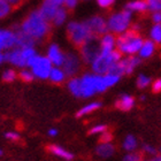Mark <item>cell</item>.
Wrapping results in <instances>:
<instances>
[{"mask_svg": "<svg viewBox=\"0 0 161 161\" xmlns=\"http://www.w3.org/2000/svg\"><path fill=\"white\" fill-rule=\"evenodd\" d=\"M107 130V125L106 124H96L93 127L91 128L90 131H89V134L90 135H99L100 136L103 132Z\"/></svg>", "mask_w": 161, "mask_h": 161, "instance_id": "d6a6232c", "label": "cell"}, {"mask_svg": "<svg viewBox=\"0 0 161 161\" xmlns=\"http://www.w3.org/2000/svg\"><path fill=\"white\" fill-rule=\"evenodd\" d=\"M132 15L134 14L129 12L128 9H122L119 12L112 13L106 19L107 22V29L108 32L113 35H121L129 30L132 24Z\"/></svg>", "mask_w": 161, "mask_h": 161, "instance_id": "5b68a950", "label": "cell"}, {"mask_svg": "<svg viewBox=\"0 0 161 161\" xmlns=\"http://www.w3.org/2000/svg\"><path fill=\"white\" fill-rule=\"evenodd\" d=\"M58 134H59V130H58L57 128H51V129H48V131H47V135H48L50 137H57Z\"/></svg>", "mask_w": 161, "mask_h": 161, "instance_id": "7bdbcfd3", "label": "cell"}, {"mask_svg": "<svg viewBox=\"0 0 161 161\" xmlns=\"http://www.w3.org/2000/svg\"><path fill=\"white\" fill-rule=\"evenodd\" d=\"M135 104H136V101H135V98L132 96H130V94H121L119 99L116 100V103H115V106L120 111L127 112L131 111L134 108Z\"/></svg>", "mask_w": 161, "mask_h": 161, "instance_id": "e0dca14e", "label": "cell"}, {"mask_svg": "<svg viewBox=\"0 0 161 161\" xmlns=\"http://www.w3.org/2000/svg\"><path fill=\"white\" fill-rule=\"evenodd\" d=\"M19 44V35L15 28H0V52H7Z\"/></svg>", "mask_w": 161, "mask_h": 161, "instance_id": "7c38bea8", "label": "cell"}, {"mask_svg": "<svg viewBox=\"0 0 161 161\" xmlns=\"http://www.w3.org/2000/svg\"><path fill=\"white\" fill-rule=\"evenodd\" d=\"M147 1L148 12H160L161 10V0H146Z\"/></svg>", "mask_w": 161, "mask_h": 161, "instance_id": "1f68e13d", "label": "cell"}, {"mask_svg": "<svg viewBox=\"0 0 161 161\" xmlns=\"http://www.w3.org/2000/svg\"><path fill=\"white\" fill-rule=\"evenodd\" d=\"M17 78H19L17 77V71H16V69L13 67L5 69V70L3 71V74H1V80H3V82H6V83H13Z\"/></svg>", "mask_w": 161, "mask_h": 161, "instance_id": "d4e9b609", "label": "cell"}, {"mask_svg": "<svg viewBox=\"0 0 161 161\" xmlns=\"http://www.w3.org/2000/svg\"><path fill=\"white\" fill-rule=\"evenodd\" d=\"M47 59L51 61V64L54 67H61V64L64 62V52L60 47V45L57 43H51L46 48Z\"/></svg>", "mask_w": 161, "mask_h": 161, "instance_id": "5bb4252c", "label": "cell"}, {"mask_svg": "<svg viewBox=\"0 0 161 161\" xmlns=\"http://www.w3.org/2000/svg\"><path fill=\"white\" fill-rule=\"evenodd\" d=\"M115 153V146L112 144V142H108V143H99L97 147H96V154L99 157V158L103 159H108L113 157Z\"/></svg>", "mask_w": 161, "mask_h": 161, "instance_id": "ac0fdd59", "label": "cell"}, {"mask_svg": "<svg viewBox=\"0 0 161 161\" xmlns=\"http://www.w3.org/2000/svg\"><path fill=\"white\" fill-rule=\"evenodd\" d=\"M17 77L21 80H23L25 83H30L35 80L34 74L31 73V70L29 68H21L20 71H17Z\"/></svg>", "mask_w": 161, "mask_h": 161, "instance_id": "4316f807", "label": "cell"}, {"mask_svg": "<svg viewBox=\"0 0 161 161\" xmlns=\"http://www.w3.org/2000/svg\"><path fill=\"white\" fill-rule=\"evenodd\" d=\"M82 60L80 58V54L75 52H67L64 53V62L61 64V68L64 69V74L67 75V77H74L78 74L82 67Z\"/></svg>", "mask_w": 161, "mask_h": 161, "instance_id": "8fae6325", "label": "cell"}, {"mask_svg": "<svg viewBox=\"0 0 161 161\" xmlns=\"http://www.w3.org/2000/svg\"><path fill=\"white\" fill-rule=\"evenodd\" d=\"M3 1H6L7 3H9L13 8H17V7H20L25 0H3Z\"/></svg>", "mask_w": 161, "mask_h": 161, "instance_id": "ab89813d", "label": "cell"}, {"mask_svg": "<svg viewBox=\"0 0 161 161\" xmlns=\"http://www.w3.org/2000/svg\"><path fill=\"white\" fill-rule=\"evenodd\" d=\"M28 68L34 74L35 78L40 80H46L48 78V75H50L52 68H53V64H51V61L47 59L46 55L37 53Z\"/></svg>", "mask_w": 161, "mask_h": 161, "instance_id": "ba28073f", "label": "cell"}, {"mask_svg": "<svg viewBox=\"0 0 161 161\" xmlns=\"http://www.w3.org/2000/svg\"><path fill=\"white\" fill-rule=\"evenodd\" d=\"M147 161H161V154H158V153H157V154L152 155Z\"/></svg>", "mask_w": 161, "mask_h": 161, "instance_id": "ee69618b", "label": "cell"}, {"mask_svg": "<svg viewBox=\"0 0 161 161\" xmlns=\"http://www.w3.org/2000/svg\"><path fill=\"white\" fill-rule=\"evenodd\" d=\"M150 38L153 43L161 44V24H153L150 30Z\"/></svg>", "mask_w": 161, "mask_h": 161, "instance_id": "484cf974", "label": "cell"}, {"mask_svg": "<svg viewBox=\"0 0 161 161\" xmlns=\"http://www.w3.org/2000/svg\"><path fill=\"white\" fill-rule=\"evenodd\" d=\"M36 54V46H15L12 50L5 52V62L17 69L28 68Z\"/></svg>", "mask_w": 161, "mask_h": 161, "instance_id": "3957f363", "label": "cell"}, {"mask_svg": "<svg viewBox=\"0 0 161 161\" xmlns=\"http://www.w3.org/2000/svg\"><path fill=\"white\" fill-rule=\"evenodd\" d=\"M155 47H157V44L153 43L151 39L144 40L137 53L138 57L141 58V59H148V58H151L155 52Z\"/></svg>", "mask_w": 161, "mask_h": 161, "instance_id": "ffe728a7", "label": "cell"}, {"mask_svg": "<svg viewBox=\"0 0 161 161\" xmlns=\"http://www.w3.org/2000/svg\"><path fill=\"white\" fill-rule=\"evenodd\" d=\"M47 151L50 152L51 154H53L54 157H58V158L64 159V160L70 161L74 159V154L71 152L68 151V150L64 148L62 146H60V145H57V144L48 145L47 146Z\"/></svg>", "mask_w": 161, "mask_h": 161, "instance_id": "2e32d148", "label": "cell"}, {"mask_svg": "<svg viewBox=\"0 0 161 161\" xmlns=\"http://www.w3.org/2000/svg\"><path fill=\"white\" fill-rule=\"evenodd\" d=\"M121 58H122V54L116 48L114 51L109 52V53H101L100 52L99 55L90 64L91 70L94 74H107L109 69L112 68V66L116 64L118 61H120Z\"/></svg>", "mask_w": 161, "mask_h": 161, "instance_id": "52a82bcc", "label": "cell"}, {"mask_svg": "<svg viewBox=\"0 0 161 161\" xmlns=\"http://www.w3.org/2000/svg\"><path fill=\"white\" fill-rule=\"evenodd\" d=\"M136 84H137V86L139 87V89H146V87L151 84V78L144 74H141L137 77Z\"/></svg>", "mask_w": 161, "mask_h": 161, "instance_id": "f546056e", "label": "cell"}, {"mask_svg": "<svg viewBox=\"0 0 161 161\" xmlns=\"http://www.w3.org/2000/svg\"><path fill=\"white\" fill-rule=\"evenodd\" d=\"M120 76L118 75H114V74H111V73H107V74H104V80H105V83L107 85V87L114 86L115 84L119 83V80H120Z\"/></svg>", "mask_w": 161, "mask_h": 161, "instance_id": "f1b7e54d", "label": "cell"}, {"mask_svg": "<svg viewBox=\"0 0 161 161\" xmlns=\"http://www.w3.org/2000/svg\"><path fill=\"white\" fill-rule=\"evenodd\" d=\"M5 137L9 142H19L21 139L20 134L16 132V131H7L6 134H5Z\"/></svg>", "mask_w": 161, "mask_h": 161, "instance_id": "d590c367", "label": "cell"}, {"mask_svg": "<svg viewBox=\"0 0 161 161\" xmlns=\"http://www.w3.org/2000/svg\"><path fill=\"white\" fill-rule=\"evenodd\" d=\"M122 161H145L144 157L142 153H137V152H128V154L123 157Z\"/></svg>", "mask_w": 161, "mask_h": 161, "instance_id": "4dcf8cb0", "label": "cell"}, {"mask_svg": "<svg viewBox=\"0 0 161 161\" xmlns=\"http://www.w3.org/2000/svg\"><path fill=\"white\" fill-rule=\"evenodd\" d=\"M43 1H44V3H48V5L55 6V7H62V6H64L62 0H43Z\"/></svg>", "mask_w": 161, "mask_h": 161, "instance_id": "b9f144b4", "label": "cell"}, {"mask_svg": "<svg viewBox=\"0 0 161 161\" xmlns=\"http://www.w3.org/2000/svg\"><path fill=\"white\" fill-rule=\"evenodd\" d=\"M80 58L82 62L90 66L92 61L100 53V45H99V37H92L82 44L80 47Z\"/></svg>", "mask_w": 161, "mask_h": 161, "instance_id": "30bf717a", "label": "cell"}, {"mask_svg": "<svg viewBox=\"0 0 161 161\" xmlns=\"http://www.w3.org/2000/svg\"><path fill=\"white\" fill-rule=\"evenodd\" d=\"M153 24H161V10L160 12H153L151 15Z\"/></svg>", "mask_w": 161, "mask_h": 161, "instance_id": "f35d334b", "label": "cell"}, {"mask_svg": "<svg viewBox=\"0 0 161 161\" xmlns=\"http://www.w3.org/2000/svg\"><path fill=\"white\" fill-rule=\"evenodd\" d=\"M14 8L3 0H0V21L8 17L12 14Z\"/></svg>", "mask_w": 161, "mask_h": 161, "instance_id": "83f0119b", "label": "cell"}, {"mask_svg": "<svg viewBox=\"0 0 161 161\" xmlns=\"http://www.w3.org/2000/svg\"><path fill=\"white\" fill-rule=\"evenodd\" d=\"M66 32L70 43L77 47L94 37L85 21H69L66 27Z\"/></svg>", "mask_w": 161, "mask_h": 161, "instance_id": "8992f818", "label": "cell"}, {"mask_svg": "<svg viewBox=\"0 0 161 161\" xmlns=\"http://www.w3.org/2000/svg\"><path fill=\"white\" fill-rule=\"evenodd\" d=\"M52 28L53 27L50 21H47L37 8L29 12L20 24L15 27V30L32 44L37 45L48 38L52 32Z\"/></svg>", "mask_w": 161, "mask_h": 161, "instance_id": "6da1fadb", "label": "cell"}, {"mask_svg": "<svg viewBox=\"0 0 161 161\" xmlns=\"http://www.w3.org/2000/svg\"><path fill=\"white\" fill-rule=\"evenodd\" d=\"M116 0H96L97 5L103 9H109L114 6V3Z\"/></svg>", "mask_w": 161, "mask_h": 161, "instance_id": "e575fe53", "label": "cell"}, {"mask_svg": "<svg viewBox=\"0 0 161 161\" xmlns=\"http://www.w3.org/2000/svg\"><path fill=\"white\" fill-rule=\"evenodd\" d=\"M122 147L127 152H135L138 148V139L134 135H128L123 139Z\"/></svg>", "mask_w": 161, "mask_h": 161, "instance_id": "cb8c5ba5", "label": "cell"}, {"mask_svg": "<svg viewBox=\"0 0 161 161\" xmlns=\"http://www.w3.org/2000/svg\"><path fill=\"white\" fill-rule=\"evenodd\" d=\"M141 62L142 59L137 55H127L125 58H121L120 61L113 64L108 73L118 75L120 77L123 75H130L141 64Z\"/></svg>", "mask_w": 161, "mask_h": 161, "instance_id": "9c48e42d", "label": "cell"}, {"mask_svg": "<svg viewBox=\"0 0 161 161\" xmlns=\"http://www.w3.org/2000/svg\"><path fill=\"white\" fill-rule=\"evenodd\" d=\"M152 91L153 92H161V78H158L152 83Z\"/></svg>", "mask_w": 161, "mask_h": 161, "instance_id": "60d3db41", "label": "cell"}, {"mask_svg": "<svg viewBox=\"0 0 161 161\" xmlns=\"http://www.w3.org/2000/svg\"><path fill=\"white\" fill-rule=\"evenodd\" d=\"M125 9H128L131 13H145L147 12V1L146 0H131L129 3H127Z\"/></svg>", "mask_w": 161, "mask_h": 161, "instance_id": "44dd1931", "label": "cell"}, {"mask_svg": "<svg viewBox=\"0 0 161 161\" xmlns=\"http://www.w3.org/2000/svg\"><path fill=\"white\" fill-rule=\"evenodd\" d=\"M68 16H69V10L66 7H60L57 10V13L54 14V16L51 20V24L52 27H62L67 23Z\"/></svg>", "mask_w": 161, "mask_h": 161, "instance_id": "d6986e66", "label": "cell"}, {"mask_svg": "<svg viewBox=\"0 0 161 161\" xmlns=\"http://www.w3.org/2000/svg\"><path fill=\"white\" fill-rule=\"evenodd\" d=\"M112 139H113V135L108 130H106L105 132H103V134L100 135L101 143H108V142H112Z\"/></svg>", "mask_w": 161, "mask_h": 161, "instance_id": "74e56055", "label": "cell"}, {"mask_svg": "<svg viewBox=\"0 0 161 161\" xmlns=\"http://www.w3.org/2000/svg\"><path fill=\"white\" fill-rule=\"evenodd\" d=\"M145 98H146L145 96H141V100H145Z\"/></svg>", "mask_w": 161, "mask_h": 161, "instance_id": "7dc6e473", "label": "cell"}, {"mask_svg": "<svg viewBox=\"0 0 161 161\" xmlns=\"http://www.w3.org/2000/svg\"><path fill=\"white\" fill-rule=\"evenodd\" d=\"M144 38L138 34L137 31L129 29L123 34L119 35L116 37V46L115 48L122 55H136L141 48Z\"/></svg>", "mask_w": 161, "mask_h": 161, "instance_id": "277c9868", "label": "cell"}, {"mask_svg": "<svg viewBox=\"0 0 161 161\" xmlns=\"http://www.w3.org/2000/svg\"><path fill=\"white\" fill-rule=\"evenodd\" d=\"M99 45H100L101 53H109L115 50L116 46V36L111 32H106L99 37Z\"/></svg>", "mask_w": 161, "mask_h": 161, "instance_id": "9a60e30c", "label": "cell"}, {"mask_svg": "<svg viewBox=\"0 0 161 161\" xmlns=\"http://www.w3.org/2000/svg\"><path fill=\"white\" fill-rule=\"evenodd\" d=\"M100 107H101V103H99V101H91V103L84 105L83 107L78 109L77 113H76V116L77 118H84V116L90 115L93 112L98 111Z\"/></svg>", "mask_w": 161, "mask_h": 161, "instance_id": "603a6c76", "label": "cell"}, {"mask_svg": "<svg viewBox=\"0 0 161 161\" xmlns=\"http://www.w3.org/2000/svg\"><path fill=\"white\" fill-rule=\"evenodd\" d=\"M66 78H67V75L64 74V69L61 67H54L53 66L47 80L53 84H62L66 80Z\"/></svg>", "mask_w": 161, "mask_h": 161, "instance_id": "7402d4cb", "label": "cell"}, {"mask_svg": "<svg viewBox=\"0 0 161 161\" xmlns=\"http://www.w3.org/2000/svg\"><path fill=\"white\" fill-rule=\"evenodd\" d=\"M85 22H86L87 27L94 37H100L104 34L108 32L106 19L101 15H93V16L89 17L87 20H85Z\"/></svg>", "mask_w": 161, "mask_h": 161, "instance_id": "4fadbf2b", "label": "cell"}, {"mask_svg": "<svg viewBox=\"0 0 161 161\" xmlns=\"http://www.w3.org/2000/svg\"><path fill=\"white\" fill-rule=\"evenodd\" d=\"M68 90L76 98L93 97L94 94L103 93L108 87L105 83L104 75L94 74V73H86L80 77L74 76L68 80Z\"/></svg>", "mask_w": 161, "mask_h": 161, "instance_id": "7a4b0ae2", "label": "cell"}, {"mask_svg": "<svg viewBox=\"0 0 161 161\" xmlns=\"http://www.w3.org/2000/svg\"><path fill=\"white\" fill-rule=\"evenodd\" d=\"M3 148H0V157H3Z\"/></svg>", "mask_w": 161, "mask_h": 161, "instance_id": "bcb514c9", "label": "cell"}, {"mask_svg": "<svg viewBox=\"0 0 161 161\" xmlns=\"http://www.w3.org/2000/svg\"><path fill=\"white\" fill-rule=\"evenodd\" d=\"M62 3H64V7H66L68 10H71L76 8L80 0H62Z\"/></svg>", "mask_w": 161, "mask_h": 161, "instance_id": "8d00e7d4", "label": "cell"}, {"mask_svg": "<svg viewBox=\"0 0 161 161\" xmlns=\"http://www.w3.org/2000/svg\"><path fill=\"white\" fill-rule=\"evenodd\" d=\"M160 151H161V150H160Z\"/></svg>", "mask_w": 161, "mask_h": 161, "instance_id": "c3c4849f", "label": "cell"}, {"mask_svg": "<svg viewBox=\"0 0 161 161\" xmlns=\"http://www.w3.org/2000/svg\"><path fill=\"white\" fill-rule=\"evenodd\" d=\"M142 152H143V154L150 155V157H152V155H154L158 153V152H157V148H155L154 146H152L151 144L142 145Z\"/></svg>", "mask_w": 161, "mask_h": 161, "instance_id": "836d02e7", "label": "cell"}, {"mask_svg": "<svg viewBox=\"0 0 161 161\" xmlns=\"http://www.w3.org/2000/svg\"><path fill=\"white\" fill-rule=\"evenodd\" d=\"M5 62V53L3 52H0V66Z\"/></svg>", "mask_w": 161, "mask_h": 161, "instance_id": "f6af8a7d", "label": "cell"}]
</instances>
